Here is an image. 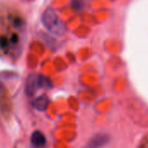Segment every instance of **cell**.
Listing matches in <instances>:
<instances>
[{
  "label": "cell",
  "instance_id": "cell-1",
  "mask_svg": "<svg viewBox=\"0 0 148 148\" xmlns=\"http://www.w3.org/2000/svg\"><path fill=\"white\" fill-rule=\"evenodd\" d=\"M45 28L51 33L61 37L65 32V25L63 20L56 14L52 9H46L41 18Z\"/></svg>",
  "mask_w": 148,
  "mask_h": 148
},
{
  "label": "cell",
  "instance_id": "cell-2",
  "mask_svg": "<svg viewBox=\"0 0 148 148\" xmlns=\"http://www.w3.org/2000/svg\"><path fill=\"white\" fill-rule=\"evenodd\" d=\"M110 140V137L105 133H97L87 142L84 148H101Z\"/></svg>",
  "mask_w": 148,
  "mask_h": 148
},
{
  "label": "cell",
  "instance_id": "cell-3",
  "mask_svg": "<svg viewBox=\"0 0 148 148\" xmlns=\"http://www.w3.org/2000/svg\"><path fill=\"white\" fill-rule=\"evenodd\" d=\"M38 89V74L32 73L27 77L25 86V92L28 97H32Z\"/></svg>",
  "mask_w": 148,
  "mask_h": 148
},
{
  "label": "cell",
  "instance_id": "cell-4",
  "mask_svg": "<svg viewBox=\"0 0 148 148\" xmlns=\"http://www.w3.org/2000/svg\"><path fill=\"white\" fill-rule=\"evenodd\" d=\"M31 142L33 146H35L37 148H40L45 145L46 138H45V136L41 132L35 131L32 132V134L31 136Z\"/></svg>",
  "mask_w": 148,
  "mask_h": 148
},
{
  "label": "cell",
  "instance_id": "cell-5",
  "mask_svg": "<svg viewBox=\"0 0 148 148\" xmlns=\"http://www.w3.org/2000/svg\"><path fill=\"white\" fill-rule=\"evenodd\" d=\"M50 99L48 98V96L46 95H41L39 97H38L32 103L33 107L39 111V112H44L46 110V108L48 107Z\"/></svg>",
  "mask_w": 148,
  "mask_h": 148
},
{
  "label": "cell",
  "instance_id": "cell-6",
  "mask_svg": "<svg viewBox=\"0 0 148 148\" xmlns=\"http://www.w3.org/2000/svg\"><path fill=\"white\" fill-rule=\"evenodd\" d=\"M38 88H48L51 86V80L41 74H38Z\"/></svg>",
  "mask_w": 148,
  "mask_h": 148
},
{
  "label": "cell",
  "instance_id": "cell-7",
  "mask_svg": "<svg viewBox=\"0 0 148 148\" xmlns=\"http://www.w3.org/2000/svg\"><path fill=\"white\" fill-rule=\"evenodd\" d=\"M140 148H148V137L146 138V139H145L142 144H141V146H139Z\"/></svg>",
  "mask_w": 148,
  "mask_h": 148
}]
</instances>
